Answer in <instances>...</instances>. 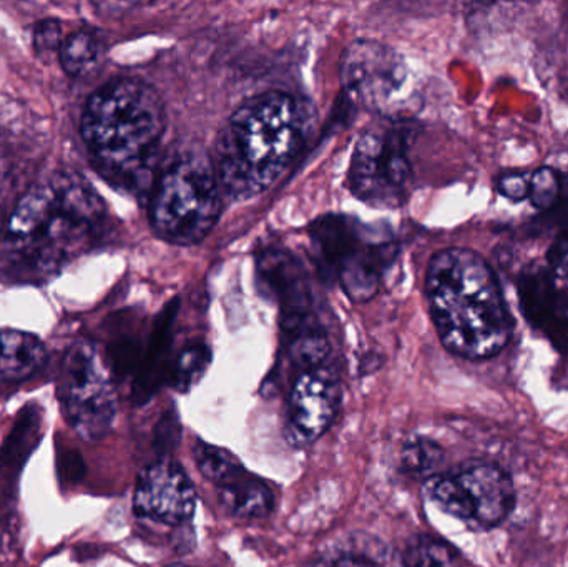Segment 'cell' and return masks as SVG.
Here are the masks:
<instances>
[{
  "instance_id": "obj_7",
  "label": "cell",
  "mask_w": 568,
  "mask_h": 567,
  "mask_svg": "<svg viewBox=\"0 0 568 567\" xmlns=\"http://www.w3.org/2000/svg\"><path fill=\"white\" fill-rule=\"evenodd\" d=\"M57 392L63 416L80 438L100 442L112 432L116 395L95 343L80 340L70 346L60 369Z\"/></svg>"
},
{
  "instance_id": "obj_11",
  "label": "cell",
  "mask_w": 568,
  "mask_h": 567,
  "mask_svg": "<svg viewBox=\"0 0 568 567\" xmlns=\"http://www.w3.org/2000/svg\"><path fill=\"white\" fill-rule=\"evenodd\" d=\"M196 489L185 469L170 459L146 466L136 479L133 512L166 526L186 525L195 516Z\"/></svg>"
},
{
  "instance_id": "obj_18",
  "label": "cell",
  "mask_w": 568,
  "mask_h": 567,
  "mask_svg": "<svg viewBox=\"0 0 568 567\" xmlns=\"http://www.w3.org/2000/svg\"><path fill=\"white\" fill-rule=\"evenodd\" d=\"M193 456H195L196 466H199L203 478L209 479L216 488L239 478L242 473L246 472L245 466L229 449L210 445L202 439L196 442Z\"/></svg>"
},
{
  "instance_id": "obj_21",
  "label": "cell",
  "mask_w": 568,
  "mask_h": 567,
  "mask_svg": "<svg viewBox=\"0 0 568 567\" xmlns=\"http://www.w3.org/2000/svg\"><path fill=\"white\" fill-rule=\"evenodd\" d=\"M562 180L549 166L536 170L529 176V200L537 210H550L560 202Z\"/></svg>"
},
{
  "instance_id": "obj_8",
  "label": "cell",
  "mask_w": 568,
  "mask_h": 567,
  "mask_svg": "<svg viewBox=\"0 0 568 567\" xmlns=\"http://www.w3.org/2000/svg\"><path fill=\"white\" fill-rule=\"evenodd\" d=\"M341 82L364 109L397 120L413 103V79L406 60L376 40H356L341 59Z\"/></svg>"
},
{
  "instance_id": "obj_2",
  "label": "cell",
  "mask_w": 568,
  "mask_h": 567,
  "mask_svg": "<svg viewBox=\"0 0 568 567\" xmlns=\"http://www.w3.org/2000/svg\"><path fill=\"white\" fill-rule=\"evenodd\" d=\"M430 316L443 345L466 360L499 355L514 332L513 315L489 263L469 249H447L426 276Z\"/></svg>"
},
{
  "instance_id": "obj_5",
  "label": "cell",
  "mask_w": 568,
  "mask_h": 567,
  "mask_svg": "<svg viewBox=\"0 0 568 567\" xmlns=\"http://www.w3.org/2000/svg\"><path fill=\"white\" fill-rule=\"evenodd\" d=\"M222 193L212 160L195 155L176 159L152 186L153 230L175 245L202 242L219 222Z\"/></svg>"
},
{
  "instance_id": "obj_1",
  "label": "cell",
  "mask_w": 568,
  "mask_h": 567,
  "mask_svg": "<svg viewBox=\"0 0 568 567\" xmlns=\"http://www.w3.org/2000/svg\"><path fill=\"white\" fill-rule=\"evenodd\" d=\"M106 209L79 173L57 172L30 186L0 233V273L10 282L59 275L102 239Z\"/></svg>"
},
{
  "instance_id": "obj_6",
  "label": "cell",
  "mask_w": 568,
  "mask_h": 567,
  "mask_svg": "<svg viewBox=\"0 0 568 567\" xmlns=\"http://www.w3.org/2000/svg\"><path fill=\"white\" fill-rule=\"evenodd\" d=\"M409 130L386 120L374 123L361 135L349 166L354 195L367 205L396 209L409 195Z\"/></svg>"
},
{
  "instance_id": "obj_29",
  "label": "cell",
  "mask_w": 568,
  "mask_h": 567,
  "mask_svg": "<svg viewBox=\"0 0 568 567\" xmlns=\"http://www.w3.org/2000/svg\"><path fill=\"white\" fill-rule=\"evenodd\" d=\"M165 567H195V566H186V565H169Z\"/></svg>"
},
{
  "instance_id": "obj_28",
  "label": "cell",
  "mask_w": 568,
  "mask_h": 567,
  "mask_svg": "<svg viewBox=\"0 0 568 567\" xmlns=\"http://www.w3.org/2000/svg\"><path fill=\"white\" fill-rule=\"evenodd\" d=\"M3 182V163L2 159H0V185H2Z\"/></svg>"
},
{
  "instance_id": "obj_22",
  "label": "cell",
  "mask_w": 568,
  "mask_h": 567,
  "mask_svg": "<svg viewBox=\"0 0 568 567\" xmlns=\"http://www.w3.org/2000/svg\"><path fill=\"white\" fill-rule=\"evenodd\" d=\"M63 40L65 39H63L62 23L55 19L42 20L33 32V43L37 52L42 57L53 55V53L59 55Z\"/></svg>"
},
{
  "instance_id": "obj_23",
  "label": "cell",
  "mask_w": 568,
  "mask_h": 567,
  "mask_svg": "<svg viewBox=\"0 0 568 567\" xmlns=\"http://www.w3.org/2000/svg\"><path fill=\"white\" fill-rule=\"evenodd\" d=\"M57 472L65 485H77L85 476V463L77 449L69 446L57 448Z\"/></svg>"
},
{
  "instance_id": "obj_16",
  "label": "cell",
  "mask_w": 568,
  "mask_h": 567,
  "mask_svg": "<svg viewBox=\"0 0 568 567\" xmlns=\"http://www.w3.org/2000/svg\"><path fill=\"white\" fill-rule=\"evenodd\" d=\"M103 39L90 29L77 30L63 40L59 52L63 70L72 77L89 75L103 57Z\"/></svg>"
},
{
  "instance_id": "obj_9",
  "label": "cell",
  "mask_w": 568,
  "mask_h": 567,
  "mask_svg": "<svg viewBox=\"0 0 568 567\" xmlns=\"http://www.w3.org/2000/svg\"><path fill=\"white\" fill-rule=\"evenodd\" d=\"M430 502L470 528H496L516 506V488L509 473L490 463H473L427 485Z\"/></svg>"
},
{
  "instance_id": "obj_20",
  "label": "cell",
  "mask_w": 568,
  "mask_h": 567,
  "mask_svg": "<svg viewBox=\"0 0 568 567\" xmlns=\"http://www.w3.org/2000/svg\"><path fill=\"white\" fill-rule=\"evenodd\" d=\"M562 216L556 240L547 252V269L556 282L568 290V176L562 180Z\"/></svg>"
},
{
  "instance_id": "obj_3",
  "label": "cell",
  "mask_w": 568,
  "mask_h": 567,
  "mask_svg": "<svg viewBox=\"0 0 568 567\" xmlns=\"http://www.w3.org/2000/svg\"><path fill=\"white\" fill-rule=\"evenodd\" d=\"M166 130L165 107L149 83L116 79L100 87L82 113L93 166L116 189L139 193L153 180Z\"/></svg>"
},
{
  "instance_id": "obj_4",
  "label": "cell",
  "mask_w": 568,
  "mask_h": 567,
  "mask_svg": "<svg viewBox=\"0 0 568 567\" xmlns=\"http://www.w3.org/2000/svg\"><path fill=\"white\" fill-rule=\"evenodd\" d=\"M304 140V117L290 93L246 100L216 139L212 165L225 195L250 200L275 185Z\"/></svg>"
},
{
  "instance_id": "obj_14",
  "label": "cell",
  "mask_w": 568,
  "mask_h": 567,
  "mask_svg": "<svg viewBox=\"0 0 568 567\" xmlns=\"http://www.w3.org/2000/svg\"><path fill=\"white\" fill-rule=\"evenodd\" d=\"M220 503L236 519L258 522L275 509V493L268 483L246 469L239 478L219 488Z\"/></svg>"
},
{
  "instance_id": "obj_26",
  "label": "cell",
  "mask_w": 568,
  "mask_h": 567,
  "mask_svg": "<svg viewBox=\"0 0 568 567\" xmlns=\"http://www.w3.org/2000/svg\"><path fill=\"white\" fill-rule=\"evenodd\" d=\"M327 567H384L374 561L369 556L357 555V553H346L334 559H327Z\"/></svg>"
},
{
  "instance_id": "obj_15",
  "label": "cell",
  "mask_w": 568,
  "mask_h": 567,
  "mask_svg": "<svg viewBox=\"0 0 568 567\" xmlns=\"http://www.w3.org/2000/svg\"><path fill=\"white\" fill-rule=\"evenodd\" d=\"M47 362L43 343L32 333L0 330V379L23 382Z\"/></svg>"
},
{
  "instance_id": "obj_27",
  "label": "cell",
  "mask_w": 568,
  "mask_h": 567,
  "mask_svg": "<svg viewBox=\"0 0 568 567\" xmlns=\"http://www.w3.org/2000/svg\"><path fill=\"white\" fill-rule=\"evenodd\" d=\"M304 567H327V559L317 558L314 561L307 563Z\"/></svg>"
},
{
  "instance_id": "obj_17",
  "label": "cell",
  "mask_w": 568,
  "mask_h": 567,
  "mask_svg": "<svg viewBox=\"0 0 568 567\" xmlns=\"http://www.w3.org/2000/svg\"><path fill=\"white\" fill-rule=\"evenodd\" d=\"M403 567H464V558L446 539L417 535L407 543Z\"/></svg>"
},
{
  "instance_id": "obj_10",
  "label": "cell",
  "mask_w": 568,
  "mask_h": 567,
  "mask_svg": "<svg viewBox=\"0 0 568 567\" xmlns=\"http://www.w3.org/2000/svg\"><path fill=\"white\" fill-rule=\"evenodd\" d=\"M341 379L329 362L300 369L287 396L286 439L296 448L313 445L336 419Z\"/></svg>"
},
{
  "instance_id": "obj_12",
  "label": "cell",
  "mask_w": 568,
  "mask_h": 567,
  "mask_svg": "<svg viewBox=\"0 0 568 567\" xmlns=\"http://www.w3.org/2000/svg\"><path fill=\"white\" fill-rule=\"evenodd\" d=\"M520 302L529 322L557 346H568V290L547 266H530L519 280Z\"/></svg>"
},
{
  "instance_id": "obj_19",
  "label": "cell",
  "mask_w": 568,
  "mask_h": 567,
  "mask_svg": "<svg viewBox=\"0 0 568 567\" xmlns=\"http://www.w3.org/2000/svg\"><path fill=\"white\" fill-rule=\"evenodd\" d=\"M404 473L416 479H433L439 475L444 452L429 438H414L407 442L400 456Z\"/></svg>"
},
{
  "instance_id": "obj_13",
  "label": "cell",
  "mask_w": 568,
  "mask_h": 567,
  "mask_svg": "<svg viewBox=\"0 0 568 567\" xmlns=\"http://www.w3.org/2000/svg\"><path fill=\"white\" fill-rule=\"evenodd\" d=\"M42 428L43 415L39 406H26L17 415L16 423L0 448V503L3 493L10 498L16 485L12 479L19 478L27 459L42 439Z\"/></svg>"
},
{
  "instance_id": "obj_25",
  "label": "cell",
  "mask_w": 568,
  "mask_h": 567,
  "mask_svg": "<svg viewBox=\"0 0 568 567\" xmlns=\"http://www.w3.org/2000/svg\"><path fill=\"white\" fill-rule=\"evenodd\" d=\"M497 189L506 199L513 202H523L529 199V176L513 173V175L500 176Z\"/></svg>"
},
{
  "instance_id": "obj_24",
  "label": "cell",
  "mask_w": 568,
  "mask_h": 567,
  "mask_svg": "<svg viewBox=\"0 0 568 567\" xmlns=\"http://www.w3.org/2000/svg\"><path fill=\"white\" fill-rule=\"evenodd\" d=\"M205 369V353L203 350H190L183 353L176 366V388H189Z\"/></svg>"
}]
</instances>
